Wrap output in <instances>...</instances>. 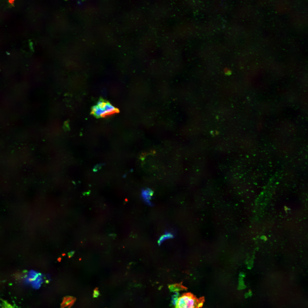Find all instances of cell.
Segmentation results:
<instances>
[{
  "instance_id": "6da1fadb",
  "label": "cell",
  "mask_w": 308,
  "mask_h": 308,
  "mask_svg": "<svg viewBox=\"0 0 308 308\" xmlns=\"http://www.w3.org/2000/svg\"><path fill=\"white\" fill-rule=\"evenodd\" d=\"M204 301V297L198 298L191 293H186L177 299L175 308H200Z\"/></svg>"
},
{
  "instance_id": "7a4b0ae2",
  "label": "cell",
  "mask_w": 308,
  "mask_h": 308,
  "mask_svg": "<svg viewBox=\"0 0 308 308\" xmlns=\"http://www.w3.org/2000/svg\"><path fill=\"white\" fill-rule=\"evenodd\" d=\"M153 194V191L149 189L142 190L141 191L142 197L144 200L149 205H151L150 200Z\"/></svg>"
},
{
  "instance_id": "3957f363",
  "label": "cell",
  "mask_w": 308,
  "mask_h": 308,
  "mask_svg": "<svg viewBox=\"0 0 308 308\" xmlns=\"http://www.w3.org/2000/svg\"><path fill=\"white\" fill-rule=\"evenodd\" d=\"M76 300V298L73 297H64L61 304V308H70L74 303Z\"/></svg>"
},
{
  "instance_id": "277c9868",
  "label": "cell",
  "mask_w": 308,
  "mask_h": 308,
  "mask_svg": "<svg viewBox=\"0 0 308 308\" xmlns=\"http://www.w3.org/2000/svg\"><path fill=\"white\" fill-rule=\"evenodd\" d=\"M173 237V236L170 233H167L165 234L162 236L159 240L158 241V243L159 244H161L162 242L164 240L171 238Z\"/></svg>"
},
{
  "instance_id": "5b68a950",
  "label": "cell",
  "mask_w": 308,
  "mask_h": 308,
  "mask_svg": "<svg viewBox=\"0 0 308 308\" xmlns=\"http://www.w3.org/2000/svg\"><path fill=\"white\" fill-rule=\"evenodd\" d=\"M100 295V293L98 287L95 288L94 290L93 297H97Z\"/></svg>"
},
{
  "instance_id": "8992f818",
  "label": "cell",
  "mask_w": 308,
  "mask_h": 308,
  "mask_svg": "<svg viewBox=\"0 0 308 308\" xmlns=\"http://www.w3.org/2000/svg\"><path fill=\"white\" fill-rule=\"evenodd\" d=\"M9 2L11 5L13 4L14 1V0H9L8 1Z\"/></svg>"
},
{
  "instance_id": "52a82bcc",
  "label": "cell",
  "mask_w": 308,
  "mask_h": 308,
  "mask_svg": "<svg viewBox=\"0 0 308 308\" xmlns=\"http://www.w3.org/2000/svg\"><path fill=\"white\" fill-rule=\"evenodd\" d=\"M74 253V252H70V254H69V256H72L73 255V254Z\"/></svg>"
}]
</instances>
